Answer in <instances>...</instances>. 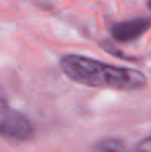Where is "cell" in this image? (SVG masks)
Segmentation results:
<instances>
[{"mask_svg":"<svg viewBox=\"0 0 151 152\" xmlns=\"http://www.w3.org/2000/svg\"><path fill=\"white\" fill-rule=\"evenodd\" d=\"M149 8H150V10H151V0H150V1H149Z\"/></svg>","mask_w":151,"mask_h":152,"instance_id":"obj_6","label":"cell"},{"mask_svg":"<svg viewBox=\"0 0 151 152\" xmlns=\"http://www.w3.org/2000/svg\"><path fill=\"white\" fill-rule=\"evenodd\" d=\"M60 68L72 81L88 87L131 91L146 86V76L138 69L111 66L80 55L63 56Z\"/></svg>","mask_w":151,"mask_h":152,"instance_id":"obj_1","label":"cell"},{"mask_svg":"<svg viewBox=\"0 0 151 152\" xmlns=\"http://www.w3.org/2000/svg\"><path fill=\"white\" fill-rule=\"evenodd\" d=\"M35 134L29 119L24 113L8 105L4 97L0 96V136L11 142H26Z\"/></svg>","mask_w":151,"mask_h":152,"instance_id":"obj_2","label":"cell"},{"mask_svg":"<svg viewBox=\"0 0 151 152\" xmlns=\"http://www.w3.org/2000/svg\"><path fill=\"white\" fill-rule=\"evenodd\" d=\"M95 150L99 151H119V150H125L120 142L118 140H108V142H102L100 144H98L95 147Z\"/></svg>","mask_w":151,"mask_h":152,"instance_id":"obj_4","label":"cell"},{"mask_svg":"<svg viewBox=\"0 0 151 152\" xmlns=\"http://www.w3.org/2000/svg\"><path fill=\"white\" fill-rule=\"evenodd\" d=\"M135 150L151 152V136H150V137H147V139H144V140H142V142L135 147Z\"/></svg>","mask_w":151,"mask_h":152,"instance_id":"obj_5","label":"cell"},{"mask_svg":"<svg viewBox=\"0 0 151 152\" xmlns=\"http://www.w3.org/2000/svg\"><path fill=\"white\" fill-rule=\"evenodd\" d=\"M151 28V20L147 18H138L133 20L122 21L112 26L111 35L117 42H131L139 39Z\"/></svg>","mask_w":151,"mask_h":152,"instance_id":"obj_3","label":"cell"}]
</instances>
